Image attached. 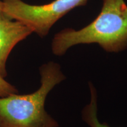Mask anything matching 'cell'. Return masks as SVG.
<instances>
[{"instance_id": "obj_6", "label": "cell", "mask_w": 127, "mask_h": 127, "mask_svg": "<svg viewBox=\"0 0 127 127\" xmlns=\"http://www.w3.org/2000/svg\"><path fill=\"white\" fill-rule=\"evenodd\" d=\"M18 91L12 85L0 75V98L5 97L13 94H18Z\"/></svg>"}, {"instance_id": "obj_5", "label": "cell", "mask_w": 127, "mask_h": 127, "mask_svg": "<svg viewBox=\"0 0 127 127\" xmlns=\"http://www.w3.org/2000/svg\"><path fill=\"white\" fill-rule=\"evenodd\" d=\"M90 101L81 111L82 120L89 127H111L105 123H101L98 118V95L94 84L89 82Z\"/></svg>"}, {"instance_id": "obj_4", "label": "cell", "mask_w": 127, "mask_h": 127, "mask_svg": "<svg viewBox=\"0 0 127 127\" xmlns=\"http://www.w3.org/2000/svg\"><path fill=\"white\" fill-rule=\"evenodd\" d=\"M32 33V31L21 22L0 15V75L2 78L7 76L6 64L11 51Z\"/></svg>"}, {"instance_id": "obj_7", "label": "cell", "mask_w": 127, "mask_h": 127, "mask_svg": "<svg viewBox=\"0 0 127 127\" xmlns=\"http://www.w3.org/2000/svg\"><path fill=\"white\" fill-rule=\"evenodd\" d=\"M2 6L3 4L2 0H0V15H5L2 11Z\"/></svg>"}, {"instance_id": "obj_2", "label": "cell", "mask_w": 127, "mask_h": 127, "mask_svg": "<svg viewBox=\"0 0 127 127\" xmlns=\"http://www.w3.org/2000/svg\"><path fill=\"white\" fill-rule=\"evenodd\" d=\"M41 85L34 93L13 94L0 98V127H59L46 111L48 94L66 79L58 63L50 61L39 67Z\"/></svg>"}, {"instance_id": "obj_3", "label": "cell", "mask_w": 127, "mask_h": 127, "mask_svg": "<svg viewBox=\"0 0 127 127\" xmlns=\"http://www.w3.org/2000/svg\"><path fill=\"white\" fill-rule=\"evenodd\" d=\"M2 11L8 18L18 21L40 37L48 34L60 18L88 0H54L48 4L31 5L22 0H2Z\"/></svg>"}, {"instance_id": "obj_1", "label": "cell", "mask_w": 127, "mask_h": 127, "mask_svg": "<svg viewBox=\"0 0 127 127\" xmlns=\"http://www.w3.org/2000/svg\"><path fill=\"white\" fill-rule=\"evenodd\" d=\"M97 44L104 51L118 53L127 48V5L124 0H104L98 17L81 29L65 28L57 33L52 53L63 56L74 46Z\"/></svg>"}]
</instances>
